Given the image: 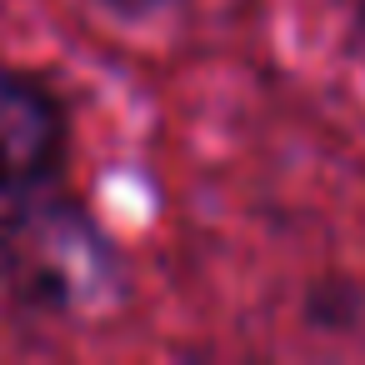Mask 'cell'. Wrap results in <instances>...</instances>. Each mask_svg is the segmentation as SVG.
<instances>
[{
    "label": "cell",
    "mask_w": 365,
    "mask_h": 365,
    "mask_svg": "<svg viewBox=\"0 0 365 365\" xmlns=\"http://www.w3.org/2000/svg\"><path fill=\"white\" fill-rule=\"evenodd\" d=\"M110 11H120V16H150V11H165V6H175V0H106Z\"/></svg>",
    "instance_id": "obj_3"
},
{
    "label": "cell",
    "mask_w": 365,
    "mask_h": 365,
    "mask_svg": "<svg viewBox=\"0 0 365 365\" xmlns=\"http://www.w3.org/2000/svg\"><path fill=\"white\" fill-rule=\"evenodd\" d=\"M66 155V110L26 71L0 66V200L41 190Z\"/></svg>",
    "instance_id": "obj_2"
},
{
    "label": "cell",
    "mask_w": 365,
    "mask_h": 365,
    "mask_svg": "<svg viewBox=\"0 0 365 365\" xmlns=\"http://www.w3.org/2000/svg\"><path fill=\"white\" fill-rule=\"evenodd\" d=\"M0 270L41 310H81L115 285V250L76 200L31 190L0 220Z\"/></svg>",
    "instance_id": "obj_1"
}]
</instances>
